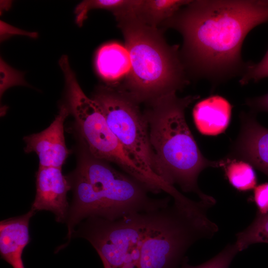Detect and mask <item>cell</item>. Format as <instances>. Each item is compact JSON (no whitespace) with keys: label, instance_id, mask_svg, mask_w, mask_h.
Returning <instances> with one entry per match:
<instances>
[{"label":"cell","instance_id":"obj_5","mask_svg":"<svg viewBox=\"0 0 268 268\" xmlns=\"http://www.w3.org/2000/svg\"><path fill=\"white\" fill-rule=\"evenodd\" d=\"M91 98L98 105L109 127L136 166L161 191L170 196L175 194L176 188L163 182L157 175L147 124L140 104L117 83L98 85Z\"/></svg>","mask_w":268,"mask_h":268},{"label":"cell","instance_id":"obj_20","mask_svg":"<svg viewBox=\"0 0 268 268\" xmlns=\"http://www.w3.org/2000/svg\"><path fill=\"white\" fill-rule=\"evenodd\" d=\"M246 103L253 110L268 112V93L257 97L247 99Z\"/></svg>","mask_w":268,"mask_h":268},{"label":"cell","instance_id":"obj_8","mask_svg":"<svg viewBox=\"0 0 268 268\" xmlns=\"http://www.w3.org/2000/svg\"><path fill=\"white\" fill-rule=\"evenodd\" d=\"M70 114L67 104L61 106L51 125L42 132L25 136L24 151L35 152L39 166L61 168L69 154L64 136V122Z\"/></svg>","mask_w":268,"mask_h":268},{"label":"cell","instance_id":"obj_16","mask_svg":"<svg viewBox=\"0 0 268 268\" xmlns=\"http://www.w3.org/2000/svg\"><path fill=\"white\" fill-rule=\"evenodd\" d=\"M240 252L256 243H268V214L257 213L253 221L236 235Z\"/></svg>","mask_w":268,"mask_h":268},{"label":"cell","instance_id":"obj_14","mask_svg":"<svg viewBox=\"0 0 268 268\" xmlns=\"http://www.w3.org/2000/svg\"><path fill=\"white\" fill-rule=\"evenodd\" d=\"M139 0H86L76 7L75 21L81 26L89 10L102 9L111 11L116 19L130 13H134Z\"/></svg>","mask_w":268,"mask_h":268},{"label":"cell","instance_id":"obj_10","mask_svg":"<svg viewBox=\"0 0 268 268\" xmlns=\"http://www.w3.org/2000/svg\"><path fill=\"white\" fill-rule=\"evenodd\" d=\"M36 211L30 209L26 213L9 218L0 223L1 258L13 268H25L23 252L29 243V225Z\"/></svg>","mask_w":268,"mask_h":268},{"label":"cell","instance_id":"obj_15","mask_svg":"<svg viewBox=\"0 0 268 268\" xmlns=\"http://www.w3.org/2000/svg\"><path fill=\"white\" fill-rule=\"evenodd\" d=\"M228 158V162L224 169L230 184L240 191L254 189L257 180L253 167L246 161Z\"/></svg>","mask_w":268,"mask_h":268},{"label":"cell","instance_id":"obj_3","mask_svg":"<svg viewBox=\"0 0 268 268\" xmlns=\"http://www.w3.org/2000/svg\"><path fill=\"white\" fill-rule=\"evenodd\" d=\"M199 98L179 97L173 93L144 104L142 111L158 178L167 185H178L184 192L194 193L200 200L214 205V198L199 188L198 177L207 167L224 168L226 160L205 158L188 127L185 110Z\"/></svg>","mask_w":268,"mask_h":268},{"label":"cell","instance_id":"obj_6","mask_svg":"<svg viewBox=\"0 0 268 268\" xmlns=\"http://www.w3.org/2000/svg\"><path fill=\"white\" fill-rule=\"evenodd\" d=\"M64 75L67 104L89 151L96 157L119 166L125 173L146 186L151 180L136 166L109 127L99 106L83 92L67 56L59 62Z\"/></svg>","mask_w":268,"mask_h":268},{"label":"cell","instance_id":"obj_19","mask_svg":"<svg viewBox=\"0 0 268 268\" xmlns=\"http://www.w3.org/2000/svg\"><path fill=\"white\" fill-rule=\"evenodd\" d=\"M253 199L258 208V213L268 214V183L260 184L255 188Z\"/></svg>","mask_w":268,"mask_h":268},{"label":"cell","instance_id":"obj_17","mask_svg":"<svg viewBox=\"0 0 268 268\" xmlns=\"http://www.w3.org/2000/svg\"><path fill=\"white\" fill-rule=\"evenodd\" d=\"M240 251L235 242L227 245L220 252L208 261L197 266L188 264L185 257L180 268H229V267Z\"/></svg>","mask_w":268,"mask_h":268},{"label":"cell","instance_id":"obj_13","mask_svg":"<svg viewBox=\"0 0 268 268\" xmlns=\"http://www.w3.org/2000/svg\"><path fill=\"white\" fill-rule=\"evenodd\" d=\"M191 0H140L135 16L144 23L159 27L168 19Z\"/></svg>","mask_w":268,"mask_h":268},{"label":"cell","instance_id":"obj_2","mask_svg":"<svg viewBox=\"0 0 268 268\" xmlns=\"http://www.w3.org/2000/svg\"><path fill=\"white\" fill-rule=\"evenodd\" d=\"M68 179L73 198L66 221L67 243L76 226L84 219L98 217L116 220L131 214L164 208L171 201L170 196L150 197L143 183L94 156L83 141L77 168Z\"/></svg>","mask_w":268,"mask_h":268},{"label":"cell","instance_id":"obj_1","mask_svg":"<svg viewBox=\"0 0 268 268\" xmlns=\"http://www.w3.org/2000/svg\"><path fill=\"white\" fill-rule=\"evenodd\" d=\"M268 21V0H191L159 27L183 38L181 58L189 78L214 84L245 72L243 42L257 26Z\"/></svg>","mask_w":268,"mask_h":268},{"label":"cell","instance_id":"obj_11","mask_svg":"<svg viewBox=\"0 0 268 268\" xmlns=\"http://www.w3.org/2000/svg\"><path fill=\"white\" fill-rule=\"evenodd\" d=\"M232 106L222 96L212 95L199 101L193 110L194 121L202 134L216 135L223 133L231 119Z\"/></svg>","mask_w":268,"mask_h":268},{"label":"cell","instance_id":"obj_18","mask_svg":"<svg viewBox=\"0 0 268 268\" xmlns=\"http://www.w3.org/2000/svg\"><path fill=\"white\" fill-rule=\"evenodd\" d=\"M266 77H268V50L258 64L248 65L245 72L239 79V82L244 85L250 81H258Z\"/></svg>","mask_w":268,"mask_h":268},{"label":"cell","instance_id":"obj_7","mask_svg":"<svg viewBox=\"0 0 268 268\" xmlns=\"http://www.w3.org/2000/svg\"><path fill=\"white\" fill-rule=\"evenodd\" d=\"M36 177V194L31 209L51 211L57 222H66L69 208L67 194L71 189L68 178L61 168L41 166Z\"/></svg>","mask_w":268,"mask_h":268},{"label":"cell","instance_id":"obj_4","mask_svg":"<svg viewBox=\"0 0 268 268\" xmlns=\"http://www.w3.org/2000/svg\"><path fill=\"white\" fill-rule=\"evenodd\" d=\"M124 36L130 67L119 84L140 104L177 93L189 83L179 45L165 40L163 29L131 14L116 20Z\"/></svg>","mask_w":268,"mask_h":268},{"label":"cell","instance_id":"obj_9","mask_svg":"<svg viewBox=\"0 0 268 268\" xmlns=\"http://www.w3.org/2000/svg\"><path fill=\"white\" fill-rule=\"evenodd\" d=\"M241 128L228 158L250 163L268 177V129L253 115H241Z\"/></svg>","mask_w":268,"mask_h":268},{"label":"cell","instance_id":"obj_12","mask_svg":"<svg viewBox=\"0 0 268 268\" xmlns=\"http://www.w3.org/2000/svg\"><path fill=\"white\" fill-rule=\"evenodd\" d=\"M95 63L98 74L108 84H113V81L126 75L130 67L128 51L117 43L101 47L98 51Z\"/></svg>","mask_w":268,"mask_h":268}]
</instances>
